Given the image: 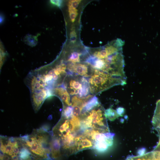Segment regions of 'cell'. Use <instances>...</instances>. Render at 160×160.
<instances>
[{"label":"cell","mask_w":160,"mask_h":160,"mask_svg":"<svg viewBox=\"0 0 160 160\" xmlns=\"http://www.w3.org/2000/svg\"><path fill=\"white\" fill-rule=\"evenodd\" d=\"M100 105L97 98L96 96H93L84 105L81 114L90 111Z\"/></svg>","instance_id":"cell-12"},{"label":"cell","mask_w":160,"mask_h":160,"mask_svg":"<svg viewBox=\"0 0 160 160\" xmlns=\"http://www.w3.org/2000/svg\"><path fill=\"white\" fill-rule=\"evenodd\" d=\"M152 124L155 129L156 131L160 130V99L156 103L152 119Z\"/></svg>","instance_id":"cell-11"},{"label":"cell","mask_w":160,"mask_h":160,"mask_svg":"<svg viewBox=\"0 0 160 160\" xmlns=\"http://www.w3.org/2000/svg\"><path fill=\"white\" fill-rule=\"evenodd\" d=\"M80 119L82 130L91 128L101 133L109 132L105 111L100 105L90 111L82 114Z\"/></svg>","instance_id":"cell-2"},{"label":"cell","mask_w":160,"mask_h":160,"mask_svg":"<svg viewBox=\"0 0 160 160\" xmlns=\"http://www.w3.org/2000/svg\"><path fill=\"white\" fill-rule=\"evenodd\" d=\"M73 116L78 117H80L83 106L79 105L72 106Z\"/></svg>","instance_id":"cell-18"},{"label":"cell","mask_w":160,"mask_h":160,"mask_svg":"<svg viewBox=\"0 0 160 160\" xmlns=\"http://www.w3.org/2000/svg\"><path fill=\"white\" fill-rule=\"evenodd\" d=\"M82 88L79 93V96L81 97H84L89 93V82L84 77L82 78Z\"/></svg>","instance_id":"cell-13"},{"label":"cell","mask_w":160,"mask_h":160,"mask_svg":"<svg viewBox=\"0 0 160 160\" xmlns=\"http://www.w3.org/2000/svg\"><path fill=\"white\" fill-rule=\"evenodd\" d=\"M73 115V107L72 106L63 107L62 116L66 119L71 118Z\"/></svg>","instance_id":"cell-15"},{"label":"cell","mask_w":160,"mask_h":160,"mask_svg":"<svg viewBox=\"0 0 160 160\" xmlns=\"http://www.w3.org/2000/svg\"><path fill=\"white\" fill-rule=\"evenodd\" d=\"M52 136L44 128L35 129L29 135L21 137L23 145L38 160H50Z\"/></svg>","instance_id":"cell-1"},{"label":"cell","mask_w":160,"mask_h":160,"mask_svg":"<svg viewBox=\"0 0 160 160\" xmlns=\"http://www.w3.org/2000/svg\"><path fill=\"white\" fill-rule=\"evenodd\" d=\"M67 69L70 73H73L83 77H89L92 73L89 72L87 66L83 64L71 63L68 65Z\"/></svg>","instance_id":"cell-9"},{"label":"cell","mask_w":160,"mask_h":160,"mask_svg":"<svg viewBox=\"0 0 160 160\" xmlns=\"http://www.w3.org/2000/svg\"><path fill=\"white\" fill-rule=\"evenodd\" d=\"M81 0H72L69 1L68 4V8L76 9Z\"/></svg>","instance_id":"cell-20"},{"label":"cell","mask_w":160,"mask_h":160,"mask_svg":"<svg viewBox=\"0 0 160 160\" xmlns=\"http://www.w3.org/2000/svg\"><path fill=\"white\" fill-rule=\"evenodd\" d=\"M113 138L108 134L101 135L94 141V149L100 152L105 151L112 145Z\"/></svg>","instance_id":"cell-7"},{"label":"cell","mask_w":160,"mask_h":160,"mask_svg":"<svg viewBox=\"0 0 160 160\" xmlns=\"http://www.w3.org/2000/svg\"><path fill=\"white\" fill-rule=\"evenodd\" d=\"M50 2L52 4L59 7L61 6L63 1L62 0H50Z\"/></svg>","instance_id":"cell-24"},{"label":"cell","mask_w":160,"mask_h":160,"mask_svg":"<svg viewBox=\"0 0 160 160\" xmlns=\"http://www.w3.org/2000/svg\"><path fill=\"white\" fill-rule=\"evenodd\" d=\"M77 35L76 33L74 30L71 31L70 33V39L71 41L74 43L76 40Z\"/></svg>","instance_id":"cell-22"},{"label":"cell","mask_w":160,"mask_h":160,"mask_svg":"<svg viewBox=\"0 0 160 160\" xmlns=\"http://www.w3.org/2000/svg\"><path fill=\"white\" fill-rule=\"evenodd\" d=\"M159 136V141L156 146L155 148L153 151H158L160 152V130L157 131Z\"/></svg>","instance_id":"cell-25"},{"label":"cell","mask_w":160,"mask_h":160,"mask_svg":"<svg viewBox=\"0 0 160 160\" xmlns=\"http://www.w3.org/2000/svg\"><path fill=\"white\" fill-rule=\"evenodd\" d=\"M8 160H22L19 159L18 157L13 158V159H9ZM28 160H38L35 158H33L31 159H30Z\"/></svg>","instance_id":"cell-26"},{"label":"cell","mask_w":160,"mask_h":160,"mask_svg":"<svg viewBox=\"0 0 160 160\" xmlns=\"http://www.w3.org/2000/svg\"><path fill=\"white\" fill-rule=\"evenodd\" d=\"M152 151L154 160H160V152L155 151Z\"/></svg>","instance_id":"cell-23"},{"label":"cell","mask_w":160,"mask_h":160,"mask_svg":"<svg viewBox=\"0 0 160 160\" xmlns=\"http://www.w3.org/2000/svg\"><path fill=\"white\" fill-rule=\"evenodd\" d=\"M1 154L9 159L17 157L24 145L20 137H9L1 136L0 138Z\"/></svg>","instance_id":"cell-4"},{"label":"cell","mask_w":160,"mask_h":160,"mask_svg":"<svg viewBox=\"0 0 160 160\" xmlns=\"http://www.w3.org/2000/svg\"><path fill=\"white\" fill-rule=\"evenodd\" d=\"M105 114L106 118L111 121L114 120L118 116L116 111L111 108L105 110Z\"/></svg>","instance_id":"cell-16"},{"label":"cell","mask_w":160,"mask_h":160,"mask_svg":"<svg viewBox=\"0 0 160 160\" xmlns=\"http://www.w3.org/2000/svg\"><path fill=\"white\" fill-rule=\"evenodd\" d=\"M126 160H148L147 158L143 155L137 156H129Z\"/></svg>","instance_id":"cell-21"},{"label":"cell","mask_w":160,"mask_h":160,"mask_svg":"<svg viewBox=\"0 0 160 160\" xmlns=\"http://www.w3.org/2000/svg\"><path fill=\"white\" fill-rule=\"evenodd\" d=\"M24 40L26 44L31 47L35 46L37 42V37L31 35H27Z\"/></svg>","instance_id":"cell-14"},{"label":"cell","mask_w":160,"mask_h":160,"mask_svg":"<svg viewBox=\"0 0 160 160\" xmlns=\"http://www.w3.org/2000/svg\"><path fill=\"white\" fill-rule=\"evenodd\" d=\"M69 80L62 83L68 92L71 95L79 94L82 88V78L79 80L77 78L71 77Z\"/></svg>","instance_id":"cell-6"},{"label":"cell","mask_w":160,"mask_h":160,"mask_svg":"<svg viewBox=\"0 0 160 160\" xmlns=\"http://www.w3.org/2000/svg\"><path fill=\"white\" fill-rule=\"evenodd\" d=\"M69 17L71 21L73 22L78 15V10L76 9L68 8Z\"/></svg>","instance_id":"cell-19"},{"label":"cell","mask_w":160,"mask_h":160,"mask_svg":"<svg viewBox=\"0 0 160 160\" xmlns=\"http://www.w3.org/2000/svg\"><path fill=\"white\" fill-rule=\"evenodd\" d=\"M126 81L100 70L94 69L89 80V91L96 94L114 86L125 84Z\"/></svg>","instance_id":"cell-3"},{"label":"cell","mask_w":160,"mask_h":160,"mask_svg":"<svg viewBox=\"0 0 160 160\" xmlns=\"http://www.w3.org/2000/svg\"><path fill=\"white\" fill-rule=\"evenodd\" d=\"M81 54L77 52H73L71 53L68 61L72 63H76L80 62V56Z\"/></svg>","instance_id":"cell-17"},{"label":"cell","mask_w":160,"mask_h":160,"mask_svg":"<svg viewBox=\"0 0 160 160\" xmlns=\"http://www.w3.org/2000/svg\"><path fill=\"white\" fill-rule=\"evenodd\" d=\"M50 149V157L51 160H60L63 155L61 150V142L58 138L52 134Z\"/></svg>","instance_id":"cell-8"},{"label":"cell","mask_w":160,"mask_h":160,"mask_svg":"<svg viewBox=\"0 0 160 160\" xmlns=\"http://www.w3.org/2000/svg\"><path fill=\"white\" fill-rule=\"evenodd\" d=\"M94 141L83 134L77 135L74 143L75 153L85 149H94Z\"/></svg>","instance_id":"cell-5"},{"label":"cell","mask_w":160,"mask_h":160,"mask_svg":"<svg viewBox=\"0 0 160 160\" xmlns=\"http://www.w3.org/2000/svg\"><path fill=\"white\" fill-rule=\"evenodd\" d=\"M58 86H60L52 91L53 95L55 94L60 98L63 102V107L71 106L70 95L65 88L62 84Z\"/></svg>","instance_id":"cell-10"}]
</instances>
